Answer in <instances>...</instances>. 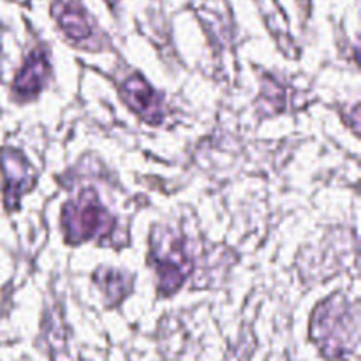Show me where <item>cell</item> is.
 <instances>
[{
  "label": "cell",
  "instance_id": "cell-1",
  "mask_svg": "<svg viewBox=\"0 0 361 361\" xmlns=\"http://www.w3.org/2000/svg\"><path fill=\"white\" fill-rule=\"evenodd\" d=\"M310 338L328 361H348L358 349V307L342 293L331 295L314 310Z\"/></svg>",
  "mask_w": 361,
  "mask_h": 361
},
{
  "label": "cell",
  "instance_id": "cell-2",
  "mask_svg": "<svg viewBox=\"0 0 361 361\" xmlns=\"http://www.w3.org/2000/svg\"><path fill=\"white\" fill-rule=\"evenodd\" d=\"M63 240L69 245L102 240L108 242L116 229V221L99 200L94 189L81 190L76 200H71L62 208Z\"/></svg>",
  "mask_w": 361,
  "mask_h": 361
},
{
  "label": "cell",
  "instance_id": "cell-3",
  "mask_svg": "<svg viewBox=\"0 0 361 361\" xmlns=\"http://www.w3.org/2000/svg\"><path fill=\"white\" fill-rule=\"evenodd\" d=\"M148 261L157 271L161 296H171L178 291L192 274V257L187 250V242L169 228L155 226L152 229Z\"/></svg>",
  "mask_w": 361,
  "mask_h": 361
},
{
  "label": "cell",
  "instance_id": "cell-4",
  "mask_svg": "<svg viewBox=\"0 0 361 361\" xmlns=\"http://www.w3.org/2000/svg\"><path fill=\"white\" fill-rule=\"evenodd\" d=\"M0 171L4 180V204L7 212H16L23 194L37 183V173L28 159L16 148L0 150Z\"/></svg>",
  "mask_w": 361,
  "mask_h": 361
},
{
  "label": "cell",
  "instance_id": "cell-5",
  "mask_svg": "<svg viewBox=\"0 0 361 361\" xmlns=\"http://www.w3.org/2000/svg\"><path fill=\"white\" fill-rule=\"evenodd\" d=\"M120 97L143 122L152 126H161L164 122V97L155 92L141 74H133L123 81Z\"/></svg>",
  "mask_w": 361,
  "mask_h": 361
},
{
  "label": "cell",
  "instance_id": "cell-6",
  "mask_svg": "<svg viewBox=\"0 0 361 361\" xmlns=\"http://www.w3.org/2000/svg\"><path fill=\"white\" fill-rule=\"evenodd\" d=\"M49 74H51V66H49L48 55L42 48H35L27 56L23 67L14 78L13 97L18 102L34 101L44 88Z\"/></svg>",
  "mask_w": 361,
  "mask_h": 361
},
{
  "label": "cell",
  "instance_id": "cell-7",
  "mask_svg": "<svg viewBox=\"0 0 361 361\" xmlns=\"http://www.w3.org/2000/svg\"><path fill=\"white\" fill-rule=\"evenodd\" d=\"M53 14L56 18V23L60 25L71 42H76L78 46H83L87 49H94L90 42L94 39V25L81 4L73 2V0H62V2L55 4Z\"/></svg>",
  "mask_w": 361,
  "mask_h": 361
},
{
  "label": "cell",
  "instance_id": "cell-8",
  "mask_svg": "<svg viewBox=\"0 0 361 361\" xmlns=\"http://www.w3.org/2000/svg\"><path fill=\"white\" fill-rule=\"evenodd\" d=\"M94 282L101 289L104 303L111 309L120 305L122 300L127 298L133 291V279L113 268H99L94 274Z\"/></svg>",
  "mask_w": 361,
  "mask_h": 361
}]
</instances>
